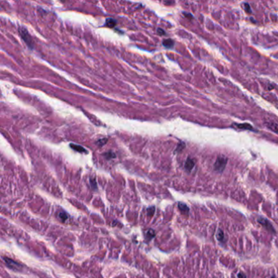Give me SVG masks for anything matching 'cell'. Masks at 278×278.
<instances>
[{
  "label": "cell",
  "mask_w": 278,
  "mask_h": 278,
  "mask_svg": "<svg viewBox=\"0 0 278 278\" xmlns=\"http://www.w3.org/2000/svg\"><path fill=\"white\" fill-rule=\"evenodd\" d=\"M147 212H148V215L149 216H153L154 212H155V207L154 206H151L147 209Z\"/></svg>",
  "instance_id": "obj_15"
},
{
  "label": "cell",
  "mask_w": 278,
  "mask_h": 278,
  "mask_svg": "<svg viewBox=\"0 0 278 278\" xmlns=\"http://www.w3.org/2000/svg\"><path fill=\"white\" fill-rule=\"evenodd\" d=\"M227 158L224 157H218L217 160H216V162L215 163V170L217 171H223L225 166H226V164H227Z\"/></svg>",
  "instance_id": "obj_2"
},
{
  "label": "cell",
  "mask_w": 278,
  "mask_h": 278,
  "mask_svg": "<svg viewBox=\"0 0 278 278\" xmlns=\"http://www.w3.org/2000/svg\"><path fill=\"white\" fill-rule=\"evenodd\" d=\"M90 183H91V186L93 188L94 190H96L97 188V184H96V181H95V179H90Z\"/></svg>",
  "instance_id": "obj_16"
},
{
  "label": "cell",
  "mask_w": 278,
  "mask_h": 278,
  "mask_svg": "<svg viewBox=\"0 0 278 278\" xmlns=\"http://www.w3.org/2000/svg\"><path fill=\"white\" fill-rule=\"evenodd\" d=\"M69 146H70V148H72L73 150L77 151V152H79V153H86V149H84V148H82V146H79V145L70 144Z\"/></svg>",
  "instance_id": "obj_7"
},
{
  "label": "cell",
  "mask_w": 278,
  "mask_h": 278,
  "mask_svg": "<svg viewBox=\"0 0 278 278\" xmlns=\"http://www.w3.org/2000/svg\"><path fill=\"white\" fill-rule=\"evenodd\" d=\"M104 157H105L107 159H110V158H114V157H116V155L112 152H109V153H104Z\"/></svg>",
  "instance_id": "obj_17"
},
{
  "label": "cell",
  "mask_w": 278,
  "mask_h": 278,
  "mask_svg": "<svg viewBox=\"0 0 278 278\" xmlns=\"http://www.w3.org/2000/svg\"><path fill=\"white\" fill-rule=\"evenodd\" d=\"M194 166H195V162H194V160L191 159V158H188L186 162H185V169H186L187 171H190L193 170Z\"/></svg>",
  "instance_id": "obj_5"
},
{
  "label": "cell",
  "mask_w": 278,
  "mask_h": 278,
  "mask_svg": "<svg viewBox=\"0 0 278 278\" xmlns=\"http://www.w3.org/2000/svg\"><path fill=\"white\" fill-rule=\"evenodd\" d=\"M237 277H238V278H246V276L243 273H239Z\"/></svg>",
  "instance_id": "obj_22"
},
{
  "label": "cell",
  "mask_w": 278,
  "mask_h": 278,
  "mask_svg": "<svg viewBox=\"0 0 278 278\" xmlns=\"http://www.w3.org/2000/svg\"><path fill=\"white\" fill-rule=\"evenodd\" d=\"M244 9H245V10L247 11V12H251V9H250V6H249V4H247V3H245L244 4Z\"/></svg>",
  "instance_id": "obj_20"
},
{
  "label": "cell",
  "mask_w": 278,
  "mask_h": 278,
  "mask_svg": "<svg viewBox=\"0 0 278 278\" xmlns=\"http://www.w3.org/2000/svg\"><path fill=\"white\" fill-rule=\"evenodd\" d=\"M266 125H267V126L270 130H272L273 131L276 132V133L278 134V123L273 122H268Z\"/></svg>",
  "instance_id": "obj_6"
},
{
  "label": "cell",
  "mask_w": 278,
  "mask_h": 278,
  "mask_svg": "<svg viewBox=\"0 0 278 278\" xmlns=\"http://www.w3.org/2000/svg\"><path fill=\"white\" fill-rule=\"evenodd\" d=\"M2 259L4 260L6 265H7L9 268H11V269L19 271L22 268V265L18 264V263L16 262V261H14L13 259H11L7 258V257H2Z\"/></svg>",
  "instance_id": "obj_3"
},
{
  "label": "cell",
  "mask_w": 278,
  "mask_h": 278,
  "mask_svg": "<svg viewBox=\"0 0 278 278\" xmlns=\"http://www.w3.org/2000/svg\"><path fill=\"white\" fill-rule=\"evenodd\" d=\"M157 33H158L159 35H164L165 34V31L162 30V29H157Z\"/></svg>",
  "instance_id": "obj_21"
},
{
  "label": "cell",
  "mask_w": 278,
  "mask_h": 278,
  "mask_svg": "<svg viewBox=\"0 0 278 278\" xmlns=\"http://www.w3.org/2000/svg\"><path fill=\"white\" fill-rule=\"evenodd\" d=\"M184 148V143H180V144L178 145L177 149H176V152H179V151H181Z\"/></svg>",
  "instance_id": "obj_19"
},
{
  "label": "cell",
  "mask_w": 278,
  "mask_h": 278,
  "mask_svg": "<svg viewBox=\"0 0 278 278\" xmlns=\"http://www.w3.org/2000/svg\"><path fill=\"white\" fill-rule=\"evenodd\" d=\"M59 217L62 221H65L66 219L69 218V215L66 212H60L59 214Z\"/></svg>",
  "instance_id": "obj_14"
},
{
  "label": "cell",
  "mask_w": 278,
  "mask_h": 278,
  "mask_svg": "<svg viewBox=\"0 0 278 278\" xmlns=\"http://www.w3.org/2000/svg\"><path fill=\"white\" fill-rule=\"evenodd\" d=\"M116 24H117V21L114 19H113V18H109V19H107L106 20V25L108 27L113 28L116 25Z\"/></svg>",
  "instance_id": "obj_11"
},
{
  "label": "cell",
  "mask_w": 278,
  "mask_h": 278,
  "mask_svg": "<svg viewBox=\"0 0 278 278\" xmlns=\"http://www.w3.org/2000/svg\"><path fill=\"white\" fill-rule=\"evenodd\" d=\"M19 33L21 38H23V40L24 42H26V44L29 46V47H32V38H31V36L29 35V33H28L27 29H24V27L20 26L19 28Z\"/></svg>",
  "instance_id": "obj_1"
},
{
  "label": "cell",
  "mask_w": 278,
  "mask_h": 278,
  "mask_svg": "<svg viewBox=\"0 0 278 278\" xmlns=\"http://www.w3.org/2000/svg\"><path fill=\"white\" fill-rule=\"evenodd\" d=\"M154 236H155V233H154V231L153 229L148 230L146 233H145V238H146L147 241H150Z\"/></svg>",
  "instance_id": "obj_9"
},
{
  "label": "cell",
  "mask_w": 278,
  "mask_h": 278,
  "mask_svg": "<svg viewBox=\"0 0 278 278\" xmlns=\"http://www.w3.org/2000/svg\"><path fill=\"white\" fill-rule=\"evenodd\" d=\"M272 278H274V277H272Z\"/></svg>",
  "instance_id": "obj_23"
},
{
  "label": "cell",
  "mask_w": 278,
  "mask_h": 278,
  "mask_svg": "<svg viewBox=\"0 0 278 278\" xmlns=\"http://www.w3.org/2000/svg\"><path fill=\"white\" fill-rule=\"evenodd\" d=\"M162 44L166 47L171 48V47H173V45H174V41H173V40H171V39H166V40H164V41H163Z\"/></svg>",
  "instance_id": "obj_10"
},
{
  "label": "cell",
  "mask_w": 278,
  "mask_h": 278,
  "mask_svg": "<svg viewBox=\"0 0 278 278\" xmlns=\"http://www.w3.org/2000/svg\"><path fill=\"white\" fill-rule=\"evenodd\" d=\"M258 221H259V223H260L263 225V226L266 228L268 231H272V232H273V233L275 232L273 225H272V224L268 220V219H264V218H259L258 219Z\"/></svg>",
  "instance_id": "obj_4"
},
{
  "label": "cell",
  "mask_w": 278,
  "mask_h": 278,
  "mask_svg": "<svg viewBox=\"0 0 278 278\" xmlns=\"http://www.w3.org/2000/svg\"><path fill=\"white\" fill-rule=\"evenodd\" d=\"M178 206H179V209H180V211L182 212H184V213H188V211H189V208L188 207V206L186 205V204L183 203V202H179Z\"/></svg>",
  "instance_id": "obj_8"
},
{
  "label": "cell",
  "mask_w": 278,
  "mask_h": 278,
  "mask_svg": "<svg viewBox=\"0 0 278 278\" xmlns=\"http://www.w3.org/2000/svg\"><path fill=\"white\" fill-rule=\"evenodd\" d=\"M107 140H108V139H102V140H98V141L96 142V144L99 145V146H102V145L105 144V143L107 142Z\"/></svg>",
  "instance_id": "obj_18"
},
{
  "label": "cell",
  "mask_w": 278,
  "mask_h": 278,
  "mask_svg": "<svg viewBox=\"0 0 278 278\" xmlns=\"http://www.w3.org/2000/svg\"><path fill=\"white\" fill-rule=\"evenodd\" d=\"M216 237H217V239L219 241H221V242H223L224 241V233L222 232L221 230H218L217 233H216Z\"/></svg>",
  "instance_id": "obj_13"
},
{
  "label": "cell",
  "mask_w": 278,
  "mask_h": 278,
  "mask_svg": "<svg viewBox=\"0 0 278 278\" xmlns=\"http://www.w3.org/2000/svg\"><path fill=\"white\" fill-rule=\"evenodd\" d=\"M236 126H237L238 128H241V129H247V130H253V127L252 126L248 124V123H242V124H236Z\"/></svg>",
  "instance_id": "obj_12"
}]
</instances>
